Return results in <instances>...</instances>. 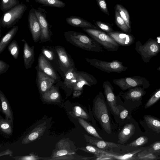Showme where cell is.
Wrapping results in <instances>:
<instances>
[{"label": "cell", "instance_id": "6da1fadb", "mask_svg": "<svg viewBox=\"0 0 160 160\" xmlns=\"http://www.w3.org/2000/svg\"><path fill=\"white\" fill-rule=\"evenodd\" d=\"M66 41L82 49L97 52L103 51L102 47L93 38L83 33L73 31L64 32Z\"/></svg>", "mask_w": 160, "mask_h": 160}, {"label": "cell", "instance_id": "7a4b0ae2", "mask_svg": "<svg viewBox=\"0 0 160 160\" xmlns=\"http://www.w3.org/2000/svg\"><path fill=\"white\" fill-rule=\"evenodd\" d=\"M102 92H100L95 98L93 105L94 112L96 118L105 131L110 134L111 129L108 110Z\"/></svg>", "mask_w": 160, "mask_h": 160}, {"label": "cell", "instance_id": "3957f363", "mask_svg": "<svg viewBox=\"0 0 160 160\" xmlns=\"http://www.w3.org/2000/svg\"><path fill=\"white\" fill-rule=\"evenodd\" d=\"M82 30L108 51L115 52L120 45L106 32L98 29L82 28Z\"/></svg>", "mask_w": 160, "mask_h": 160}, {"label": "cell", "instance_id": "277c9868", "mask_svg": "<svg viewBox=\"0 0 160 160\" xmlns=\"http://www.w3.org/2000/svg\"><path fill=\"white\" fill-rule=\"evenodd\" d=\"M135 50L141 55L143 61L148 63L160 52V44L156 39L149 38L143 45L138 41L135 43Z\"/></svg>", "mask_w": 160, "mask_h": 160}, {"label": "cell", "instance_id": "5b68a950", "mask_svg": "<svg viewBox=\"0 0 160 160\" xmlns=\"http://www.w3.org/2000/svg\"><path fill=\"white\" fill-rule=\"evenodd\" d=\"M27 8L26 5L20 3L3 13L0 19V26L9 28L14 26L21 18Z\"/></svg>", "mask_w": 160, "mask_h": 160}, {"label": "cell", "instance_id": "8992f818", "mask_svg": "<svg viewBox=\"0 0 160 160\" xmlns=\"http://www.w3.org/2000/svg\"><path fill=\"white\" fill-rule=\"evenodd\" d=\"M90 64L101 70L108 73H121L128 69L122 64V62L118 60L110 62L103 61L97 59L85 58Z\"/></svg>", "mask_w": 160, "mask_h": 160}, {"label": "cell", "instance_id": "52a82bcc", "mask_svg": "<svg viewBox=\"0 0 160 160\" xmlns=\"http://www.w3.org/2000/svg\"><path fill=\"white\" fill-rule=\"evenodd\" d=\"M113 83L118 86L122 91L137 86H142L145 89L148 87L150 84L146 78L140 76L126 77L114 79Z\"/></svg>", "mask_w": 160, "mask_h": 160}, {"label": "cell", "instance_id": "ba28073f", "mask_svg": "<svg viewBox=\"0 0 160 160\" xmlns=\"http://www.w3.org/2000/svg\"><path fill=\"white\" fill-rule=\"evenodd\" d=\"M35 13L39 20L41 29L40 40L42 42H47L50 40L52 33L51 30V26L46 18L47 12L41 7L35 9Z\"/></svg>", "mask_w": 160, "mask_h": 160}, {"label": "cell", "instance_id": "9c48e42d", "mask_svg": "<svg viewBox=\"0 0 160 160\" xmlns=\"http://www.w3.org/2000/svg\"><path fill=\"white\" fill-rule=\"evenodd\" d=\"M55 48L58 57L60 69L64 76L68 70L75 67V63L64 48L58 46H56Z\"/></svg>", "mask_w": 160, "mask_h": 160}, {"label": "cell", "instance_id": "30bf717a", "mask_svg": "<svg viewBox=\"0 0 160 160\" xmlns=\"http://www.w3.org/2000/svg\"><path fill=\"white\" fill-rule=\"evenodd\" d=\"M77 81L73 87V90L83 91L85 85L91 87L97 83L96 78L92 75L83 71H77Z\"/></svg>", "mask_w": 160, "mask_h": 160}, {"label": "cell", "instance_id": "8fae6325", "mask_svg": "<svg viewBox=\"0 0 160 160\" xmlns=\"http://www.w3.org/2000/svg\"><path fill=\"white\" fill-rule=\"evenodd\" d=\"M28 23L33 40L36 42L40 40L41 29L39 20L35 13V9L33 7L29 12Z\"/></svg>", "mask_w": 160, "mask_h": 160}, {"label": "cell", "instance_id": "7c38bea8", "mask_svg": "<svg viewBox=\"0 0 160 160\" xmlns=\"http://www.w3.org/2000/svg\"><path fill=\"white\" fill-rule=\"evenodd\" d=\"M104 92L107 101L113 112L118 115L119 111L117 104V98L113 92V88L110 82L106 80L103 84Z\"/></svg>", "mask_w": 160, "mask_h": 160}, {"label": "cell", "instance_id": "4fadbf2b", "mask_svg": "<svg viewBox=\"0 0 160 160\" xmlns=\"http://www.w3.org/2000/svg\"><path fill=\"white\" fill-rule=\"evenodd\" d=\"M107 33L120 45L129 46L135 41V38L130 33L114 31Z\"/></svg>", "mask_w": 160, "mask_h": 160}, {"label": "cell", "instance_id": "5bb4252c", "mask_svg": "<svg viewBox=\"0 0 160 160\" xmlns=\"http://www.w3.org/2000/svg\"><path fill=\"white\" fill-rule=\"evenodd\" d=\"M38 79L39 89L42 95L52 86L55 80L39 69L38 73Z\"/></svg>", "mask_w": 160, "mask_h": 160}, {"label": "cell", "instance_id": "9a60e30c", "mask_svg": "<svg viewBox=\"0 0 160 160\" xmlns=\"http://www.w3.org/2000/svg\"><path fill=\"white\" fill-rule=\"evenodd\" d=\"M24 42L23 58L24 65L26 69L31 68L34 61V47H30L24 39L22 40Z\"/></svg>", "mask_w": 160, "mask_h": 160}, {"label": "cell", "instance_id": "2e32d148", "mask_svg": "<svg viewBox=\"0 0 160 160\" xmlns=\"http://www.w3.org/2000/svg\"><path fill=\"white\" fill-rule=\"evenodd\" d=\"M39 68L42 72L54 80L58 78L57 75L49 62L42 55L38 58Z\"/></svg>", "mask_w": 160, "mask_h": 160}, {"label": "cell", "instance_id": "e0dca14e", "mask_svg": "<svg viewBox=\"0 0 160 160\" xmlns=\"http://www.w3.org/2000/svg\"><path fill=\"white\" fill-rule=\"evenodd\" d=\"M66 20L68 24L73 27L98 29L96 26L79 17L72 16L67 18Z\"/></svg>", "mask_w": 160, "mask_h": 160}, {"label": "cell", "instance_id": "ac0fdd59", "mask_svg": "<svg viewBox=\"0 0 160 160\" xmlns=\"http://www.w3.org/2000/svg\"><path fill=\"white\" fill-rule=\"evenodd\" d=\"M126 92H121L120 94L127 99L133 101L138 100L141 98L146 93L143 88L140 86L129 88Z\"/></svg>", "mask_w": 160, "mask_h": 160}, {"label": "cell", "instance_id": "d6986e66", "mask_svg": "<svg viewBox=\"0 0 160 160\" xmlns=\"http://www.w3.org/2000/svg\"><path fill=\"white\" fill-rule=\"evenodd\" d=\"M45 125L44 123L36 127L23 139L22 143L24 144L28 143L42 136L46 128Z\"/></svg>", "mask_w": 160, "mask_h": 160}, {"label": "cell", "instance_id": "ffe728a7", "mask_svg": "<svg viewBox=\"0 0 160 160\" xmlns=\"http://www.w3.org/2000/svg\"><path fill=\"white\" fill-rule=\"evenodd\" d=\"M84 136L87 142L96 146L99 149H106L109 148H119L120 147V144L111 142L97 140L86 135H85Z\"/></svg>", "mask_w": 160, "mask_h": 160}, {"label": "cell", "instance_id": "44dd1931", "mask_svg": "<svg viewBox=\"0 0 160 160\" xmlns=\"http://www.w3.org/2000/svg\"><path fill=\"white\" fill-rule=\"evenodd\" d=\"M135 131V127L132 123L126 125L118 135V142L120 143L126 142L133 134Z\"/></svg>", "mask_w": 160, "mask_h": 160}, {"label": "cell", "instance_id": "7402d4cb", "mask_svg": "<svg viewBox=\"0 0 160 160\" xmlns=\"http://www.w3.org/2000/svg\"><path fill=\"white\" fill-rule=\"evenodd\" d=\"M0 98L2 112L5 115L6 119L10 120L12 123H13V118L12 111L8 100L1 90Z\"/></svg>", "mask_w": 160, "mask_h": 160}, {"label": "cell", "instance_id": "603a6c76", "mask_svg": "<svg viewBox=\"0 0 160 160\" xmlns=\"http://www.w3.org/2000/svg\"><path fill=\"white\" fill-rule=\"evenodd\" d=\"M77 70L76 67L73 68L68 70L65 74L63 83L67 88L73 90V86L77 81Z\"/></svg>", "mask_w": 160, "mask_h": 160}, {"label": "cell", "instance_id": "cb8c5ba5", "mask_svg": "<svg viewBox=\"0 0 160 160\" xmlns=\"http://www.w3.org/2000/svg\"><path fill=\"white\" fill-rule=\"evenodd\" d=\"M18 26H14L2 38L0 42V53L5 50L12 39L18 30Z\"/></svg>", "mask_w": 160, "mask_h": 160}, {"label": "cell", "instance_id": "d4e9b609", "mask_svg": "<svg viewBox=\"0 0 160 160\" xmlns=\"http://www.w3.org/2000/svg\"><path fill=\"white\" fill-rule=\"evenodd\" d=\"M43 99L48 102H59L60 95L57 89L52 86L42 95Z\"/></svg>", "mask_w": 160, "mask_h": 160}, {"label": "cell", "instance_id": "484cf974", "mask_svg": "<svg viewBox=\"0 0 160 160\" xmlns=\"http://www.w3.org/2000/svg\"><path fill=\"white\" fill-rule=\"evenodd\" d=\"M141 151V149H138L130 153L120 155L109 153L103 150V152L105 155L112 157L114 159L134 160V157Z\"/></svg>", "mask_w": 160, "mask_h": 160}, {"label": "cell", "instance_id": "4316f807", "mask_svg": "<svg viewBox=\"0 0 160 160\" xmlns=\"http://www.w3.org/2000/svg\"><path fill=\"white\" fill-rule=\"evenodd\" d=\"M114 9L118 12L128 27L131 29L130 16L127 10L122 5L119 3L115 5Z\"/></svg>", "mask_w": 160, "mask_h": 160}, {"label": "cell", "instance_id": "83f0119b", "mask_svg": "<svg viewBox=\"0 0 160 160\" xmlns=\"http://www.w3.org/2000/svg\"><path fill=\"white\" fill-rule=\"evenodd\" d=\"M77 118L79 123L88 133L95 138L102 139V138L99 136L95 128L91 125L83 118Z\"/></svg>", "mask_w": 160, "mask_h": 160}, {"label": "cell", "instance_id": "f1b7e54d", "mask_svg": "<svg viewBox=\"0 0 160 160\" xmlns=\"http://www.w3.org/2000/svg\"><path fill=\"white\" fill-rule=\"evenodd\" d=\"M144 119L148 127L157 132H160V120L148 115H145Z\"/></svg>", "mask_w": 160, "mask_h": 160}, {"label": "cell", "instance_id": "f546056e", "mask_svg": "<svg viewBox=\"0 0 160 160\" xmlns=\"http://www.w3.org/2000/svg\"><path fill=\"white\" fill-rule=\"evenodd\" d=\"M157 154L151 152L147 149L138 153L134 157V160H151L159 159Z\"/></svg>", "mask_w": 160, "mask_h": 160}, {"label": "cell", "instance_id": "4dcf8cb0", "mask_svg": "<svg viewBox=\"0 0 160 160\" xmlns=\"http://www.w3.org/2000/svg\"><path fill=\"white\" fill-rule=\"evenodd\" d=\"M35 1L45 6L61 8L66 6L65 3L61 0H35Z\"/></svg>", "mask_w": 160, "mask_h": 160}, {"label": "cell", "instance_id": "1f68e13d", "mask_svg": "<svg viewBox=\"0 0 160 160\" xmlns=\"http://www.w3.org/2000/svg\"><path fill=\"white\" fill-rule=\"evenodd\" d=\"M114 12L115 21L117 26L124 32L130 33L131 32V29L128 28L118 12L115 9Z\"/></svg>", "mask_w": 160, "mask_h": 160}, {"label": "cell", "instance_id": "d6a6232c", "mask_svg": "<svg viewBox=\"0 0 160 160\" xmlns=\"http://www.w3.org/2000/svg\"><path fill=\"white\" fill-rule=\"evenodd\" d=\"M19 4L18 0H1L0 8L4 13Z\"/></svg>", "mask_w": 160, "mask_h": 160}, {"label": "cell", "instance_id": "836d02e7", "mask_svg": "<svg viewBox=\"0 0 160 160\" xmlns=\"http://www.w3.org/2000/svg\"><path fill=\"white\" fill-rule=\"evenodd\" d=\"M11 123L10 120L5 119L0 116V128L2 132L8 135L11 134L12 131Z\"/></svg>", "mask_w": 160, "mask_h": 160}, {"label": "cell", "instance_id": "e575fe53", "mask_svg": "<svg viewBox=\"0 0 160 160\" xmlns=\"http://www.w3.org/2000/svg\"><path fill=\"white\" fill-rule=\"evenodd\" d=\"M19 47L15 40H13L8 46V49L9 52L15 59H17L19 54Z\"/></svg>", "mask_w": 160, "mask_h": 160}, {"label": "cell", "instance_id": "d590c367", "mask_svg": "<svg viewBox=\"0 0 160 160\" xmlns=\"http://www.w3.org/2000/svg\"><path fill=\"white\" fill-rule=\"evenodd\" d=\"M160 99V88L157 90L150 97L145 106V109L151 106Z\"/></svg>", "mask_w": 160, "mask_h": 160}, {"label": "cell", "instance_id": "8d00e7d4", "mask_svg": "<svg viewBox=\"0 0 160 160\" xmlns=\"http://www.w3.org/2000/svg\"><path fill=\"white\" fill-rule=\"evenodd\" d=\"M72 112L73 114L77 118H80L85 119H88L89 117V115L80 107L76 106L74 107L73 108Z\"/></svg>", "mask_w": 160, "mask_h": 160}, {"label": "cell", "instance_id": "74e56055", "mask_svg": "<svg viewBox=\"0 0 160 160\" xmlns=\"http://www.w3.org/2000/svg\"><path fill=\"white\" fill-rule=\"evenodd\" d=\"M95 24L102 31L106 32L114 31L111 25L108 23L103 22L100 21H97Z\"/></svg>", "mask_w": 160, "mask_h": 160}, {"label": "cell", "instance_id": "f35d334b", "mask_svg": "<svg viewBox=\"0 0 160 160\" xmlns=\"http://www.w3.org/2000/svg\"><path fill=\"white\" fill-rule=\"evenodd\" d=\"M74 153V152L68 149H60L54 152L52 156V158L58 157L68 154H72Z\"/></svg>", "mask_w": 160, "mask_h": 160}, {"label": "cell", "instance_id": "ab89813d", "mask_svg": "<svg viewBox=\"0 0 160 160\" xmlns=\"http://www.w3.org/2000/svg\"><path fill=\"white\" fill-rule=\"evenodd\" d=\"M13 158L15 160H36L40 159L47 160L50 159L48 158H44L38 157L33 153H31L29 155L20 157H13Z\"/></svg>", "mask_w": 160, "mask_h": 160}, {"label": "cell", "instance_id": "60d3db41", "mask_svg": "<svg viewBox=\"0 0 160 160\" xmlns=\"http://www.w3.org/2000/svg\"><path fill=\"white\" fill-rule=\"evenodd\" d=\"M148 140V138L146 136H141L132 142L129 145L132 147L140 146L146 143Z\"/></svg>", "mask_w": 160, "mask_h": 160}, {"label": "cell", "instance_id": "b9f144b4", "mask_svg": "<svg viewBox=\"0 0 160 160\" xmlns=\"http://www.w3.org/2000/svg\"><path fill=\"white\" fill-rule=\"evenodd\" d=\"M42 54L49 61H55V54L52 50L43 47L42 49Z\"/></svg>", "mask_w": 160, "mask_h": 160}, {"label": "cell", "instance_id": "7bdbcfd3", "mask_svg": "<svg viewBox=\"0 0 160 160\" xmlns=\"http://www.w3.org/2000/svg\"><path fill=\"white\" fill-rule=\"evenodd\" d=\"M86 151L93 153L98 158L103 156L104 154L103 152V150L99 149L91 146H87L85 147Z\"/></svg>", "mask_w": 160, "mask_h": 160}, {"label": "cell", "instance_id": "ee69618b", "mask_svg": "<svg viewBox=\"0 0 160 160\" xmlns=\"http://www.w3.org/2000/svg\"><path fill=\"white\" fill-rule=\"evenodd\" d=\"M146 149L151 152L158 155L160 154V141L154 142L146 148Z\"/></svg>", "mask_w": 160, "mask_h": 160}, {"label": "cell", "instance_id": "f6af8a7d", "mask_svg": "<svg viewBox=\"0 0 160 160\" xmlns=\"http://www.w3.org/2000/svg\"><path fill=\"white\" fill-rule=\"evenodd\" d=\"M97 4L101 10L103 12L108 16L110 15L107 5L105 0H96Z\"/></svg>", "mask_w": 160, "mask_h": 160}, {"label": "cell", "instance_id": "bcb514c9", "mask_svg": "<svg viewBox=\"0 0 160 160\" xmlns=\"http://www.w3.org/2000/svg\"><path fill=\"white\" fill-rule=\"evenodd\" d=\"M9 65L4 61L0 60V75L6 72L8 70Z\"/></svg>", "mask_w": 160, "mask_h": 160}, {"label": "cell", "instance_id": "7dc6e473", "mask_svg": "<svg viewBox=\"0 0 160 160\" xmlns=\"http://www.w3.org/2000/svg\"><path fill=\"white\" fill-rule=\"evenodd\" d=\"M73 159V157L72 154H68L53 158H51L50 160H72Z\"/></svg>", "mask_w": 160, "mask_h": 160}, {"label": "cell", "instance_id": "c3c4849f", "mask_svg": "<svg viewBox=\"0 0 160 160\" xmlns=\"http://www.w3.org/2000/svg\"><path fill=\"white\" fill-rule=\"evenodd\" d=\"M128 111L127 109H124L120 113V117L121 119H124L128 116Z\"/></svg>", "mask_w": 160, "mask_h": 160}, {"label": "cell", "instance_id": "681fc988", "mask_svg": "<svg viewBox=\"0 0 160 160\" xmlns=\"http://www.w3.org/2000/svg\"><path fill=\"white\" fill-rule=\"evenodd\" d=\"M12 151L9 149H8L5 151L1 152L0 153V156L1 157V156L6 155H9L10 156H12Z\"/></svg>", "mask_w": 160, "mask_h": 160}, {"label": "cell", "instance_id": "f907efd6", "mask_svg": "<svg viewBox=\"0 0 160 160\" xmlns=\"http://www.w3.org/2000/svg\"><path fill=\"white\" fill-rule=\"evenodd\" d=\"M73 97L76 98L80 96L82 93V91H81L79 90H73Z\"/></svg>", "mask_w": 160, "mask_h": 160}, {"label": "cell", "instance_id": "816d5d0a", "mask_svg": "<svg viewBox=\"0 0 160 160\" xmlns=\"http://www.w3.org/2000/svg\"><path fill=\"white\" fill-rule=\"evenodd\" d=\"M156 39L158 42L160 44V36L157 37L156 38Z\"/></svg>", "mask_w": 160, "mask_h": 160}, {"label": "cell", "instance_id": "f5cc1de1", "mask_svg": "<svg viewBox=\"0 0 160 160\" xmlns=\"http://www.w3.org/2000/svg\"><path fill=\"white\" fill-rule=\"evenodd\" d=\"M157 70L158 71H160V66L157 68Z\"/></svg>", "mask_w": 160, "mask_h": 160}, {"label": "cell", "instance_id": "db71d44e", "mask_svg": "<svg viewBox=\"0 0 160 160\" xmlns=\"http://www.w3.org/2000/svg\"><path fill=\"white\" fill-rule=\"evenodd\" d=\"M25 0L27 2H29L30 0Z\"/></svg>", "mask_w": 160, "mask_h": 160}, {"label": "cell", "instance_id": "11a10c76", "mask_svg": "<svg viewBox=\"0 0 160 160\" xmlns=\"http://www.w3.org/2000/svg\"><path fill=\"white\" fill-rule=\"evenodd\" d=\"M159 159H160V158H159Z\"/></svg>", "mask_w": 160, "mask_h": 160}]
</instances>
